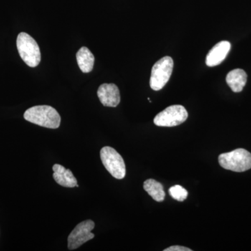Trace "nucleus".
I'll return each mask as SVG.
<instances>
[{
    "label": "nucleus",
    "instance_id": "nucleus-13",
    "mask_svg": "<svg viewBox=\"0 0 251 251\" xmlns=\"http://www.w3.org/2000/svg\"><path fill=\"white\" fill-rule=\"evenodd\" d=\"M143 187L145 191L156 202H161L164 201L166 193L161 183L156 180L150 179L144 182Z\"/></svg>",
    "mask_w": 251,
    "mask_h": 251
},
{
    "label": "nucleus",
    "instance_id": "nucleus-10",
    "mask_svg": "<svg viewBox=\"0 0 251 251\" xmlns=\"http://www.w3.org/2000/svg\"><path fill=\"white\" fill-rule=\"evenodd\" d=\"M54 173L53 179L60 186L67 188L78 187L76 178L72 172L59 164H54L52 167Z\"/></svg>",
    "mask_w": 251,
    "mask_h": 251
},
{
    "label": "nucleus",
    "instance_id": "nucleus-4",
    "mask_svg": "<svg viewBox=\"0 0 251 251\" xmlns=\"http://www.w3.org/2000/svg\"><path fill=\"white\" fill-rule=\"evenodd\" d=\"M173 59L168 56L155 63L150 77V87L153 90H161L168 83L173 73Z\"/></svg>",
    "mask_w": 251,
    "mask_h": 251
},
{
    "label": "nucleus",
    "instance_id": "nucleus-5",
    "mask_svg": "<svg viewBox=\"0 0 251 251\" xmlns=\"http://www.w3.org/2000/svg\"><path fill=\"white\" fill-rule=\"evenodd\" d=\"M100 159L104 167L113 177L122 179L126 176L125 161L115 149L104 147L100 151Z\"/></svg>",
    "mask_w": 251,
    "mask_h": 251
},
{
    "label": "nucleus",
    "instance_id": "nucleus-2",
    "mask_svg": "<svg viewBox=\"0 0 251 251\" xmlns=\"http://www.w3.org/2000/svg\"><path fill=\"white\" fill-rule=\"evenodd\" d=\"M219 162L224 169L242 173L251 168V153L244 149H237L230 152L221 153Z\"/></svg>",
    "mask_w": 251,
    "mask_h": 251
},
{
    "label": "nucleus",
    "instance_id": "nucleus-9",
    "mask_svg": "<svg viewBox=\"0 0 251 251\" xmlns=\"http://www.w3.org/2000/svg\"><path fill=\"white\" fill-rule=\"evenodd\" d=\"M230 43L227 41H223L218 43L209 51L206 57V64L209 67L219 65L227 57L230 50Z\"/></svg>",
    "mask_w": 251,
    "mask_h": 251
},
{
    "label": "nucleus",
    "instance_id": "nucleus-3",
    "mask_svg": "<svg viewBox=\"0 0 251 251\" xmlns=\"http://www.w3.org/2000/svg\"><path fill=\"white\" fill-rule=\"evenodd\" d=\"M16 44L24 62L29 67H37L41 62V52L36 41L27 33L21 32L18 34Z\"/></svg>",
    "mask_w": 251,
    "mask_h": 251
},
{
    "label": "nucleus",
    "instance_id": "nucleus-8",
    "mask_svg": "<svg viewBox=\"0 0 251 251\" xmlns=\"http://www.w3.org/2000/svg\"><path fill=\"white\" fill-rule=\"evenodd\" d=\"M97 95L104 106L115 108L120 103V90L115 84H102L99 87Z\"/></svg>",
    "mask_w": 251,
    "mask_h": 251
},
{
    "label": "nucleus",
    "instance_id": "nucleus-14",
    "mask_svg": "<svg viewBox=\"0 0 251 251\" xmlns=\"http://www.w3.org/2000/svg\"><path fill=\"white\" fill-rule=\"evenodd\" d=\"M169 193L173 199L179 202H183L188 197V191L179 185L172 186L169 189Z\"/></svg>",
    "mask_w": 251,
    "mask_h": 251
},
{
    "label": "nucleus",
    "instance_id": "nucleus-15",
    "mask_svg": "<svg viewBox=\"0 0 251 251\" xmlns=\"http://www.w3.org/2000/svg\"><path fill=\"white\" fill-rule=\"evenodd\" d=\"M164 251H192V250L188 248L181 247V246H173V247L164 249Z\"/></svg>",
    "mask_w": 251,
    "mask_h": 251
},
{
    "label": "nucleus",
    "instance_id": "nucleus-1",
    "mask_svg": "<svg viewBox=\"0 0 251 251\" xmlns=\"http://www.w3.org/2000/svg\"><path fill=\"white\" fill-rule=\"evenodd\" d=\"M25 120L46 128H59L61 117L58 112L49 105H36L27 109L24 114Z\"/></svg>",
    "mask_w": 251,
    "mask_h": 251
},
{
    "label": "nucleus",
    "instance_id": "nucleus-11",
    "mask_svg": "<svg viewBox=\"0 0 251 251\" xmlns=\"http://www.w3.org/2000/svg\"><path fill=\"white\" fill-rule=\"evenodd\" d=\"M226 82L234 92H241L247 84V74L242 69H234L227 74Z\"/></svg>",
    "mask_w": 251,
    "mask_h": 251
},
{
    "label": "nucleus",
    "instance_id": "nucleus-12",
    "mask_svg": "<svg viewBox=\"0 0 251 251\" xmlns=\"http://www.w3.org/2000/svg\"><path fill=\"white\" fill-rule=\"evenodd\" d=\"M77 64L82 72L90 73L93 69L94 61V54L86 47H82L76 54Z\"/></svg>",
    "mask_w": 251,
    "mask_h": 251
},
{
    "label": "nucleus",
    "instance_id": "nucleus-7",
    "mask_svg": "<svg viewBox=\"0 0 251 251\" xmlns=\"http://www.w3.org/2000/svg\"><path fill=\"white\" fill-rule=\"evenodd\" d=\"M94 227L95 224L92 220H87L77 225L68 237V249L71 251L75 250L94 239L95 236L92 233V231Z\"/></svg>",
    "mask_w": 251,
    "mask_h": 251
},
{
    "label": "nucleus",
    "instance_id": "nucleus-6",
    "mask_svg": "<svg viewBox=\"0 0 251 251\" xmlns=\"http://www.w3.org/2000/svg\"><path fill=\"white\" fill-rule=\"evenodd\" d=\"M188 118V112L182 105H174L168 107L158 113L153 120L158 126L173 127L181 125Z\"/></svg>",
    "mask_w": 251,
    "mask_h": 251
}]
</instances>
